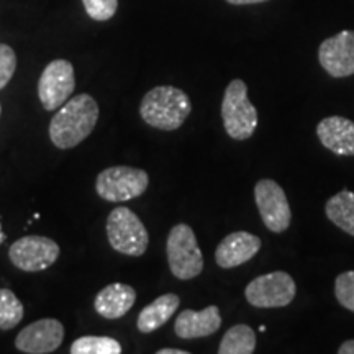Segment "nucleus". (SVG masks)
<instances>
[{
	"label": "nucleus",
	"mask_w": 354,
	"mask_h": 354,
	"mask_svg": "<svg viewBox=\"0 0 354 354\" xmlns=\"http://www.w3.org/2000/svg\"><path fill=\"white\" fill-rule=\"evenodd\" d=\"M99 120V104L88 94L69 99L50 123V138L59 149L81 145L94 131Z\"/></svg>",
	"instance_id": "1"
},
{
	"label": "nucleus",
	"mask_w": 354,
	"mask_h": 354,
	"mask_svg": "<svg viewBox=\"0 0 354 354\" xmlns=\"http://www.w3.org/2000/svg\"><path fill=\"white\" fill-rule=\"evenodd\" d=\"M192 112L189 95L172 86H158L143 97L140 105L141 118L158 130L174 131L184 125Z\"/></svg>",
	"instance_id": "2"
},
{
	"label": "nucleus",
	"mask_w": 354,
	"mask_h": 354,
	"mask_svg": "<svg viewBox=\"0 0 354 354\" xmlns=\"http://www.w3.org/2000/svg\"><path fill=\"white\" fill-rule=\"evenodd\" d=\"M221 120L228 136L243 141L251 138L258 128V110L248 97V86L241 79L228 84L221 100Z\"/></svg>",
	"instance_id": "3"
},
{
	"label": "nucleus",
	"mask_w": 354,
	"mask_h": 354,
	"mask_svg": "<svg viewBox=\"0 0 354 354\" xmlns=\"http://www.w3.org/2000/svg\"><path fill=\"white\" fill-rule=\"evenodd\" d=\"M167 263L172 276L179 281H190L203 271V254L198 248L196 233L185 223L171 228L166 243Z\"/></svg>",
	"instance_id": "4"
},
{
	"label": "nucleus",
	"mask_w": 354,
	"mask_h": 354,
	"mask_svg": "<svg viewBox=\"0 0 354 354\" xmlns=\"http://www.w3.org/2000/svg\"><path fill=\"white\" fill-rule=\"evenodd\" d=\"M107 238L117 253L138 258L148 250V230L128 207H117L107 218Z\"/></svg>",
	"instance_id": "5"
},
{
	"label": "nucleus",
	"mask_w": 354,
	"mask_h": 354,
	"mask_svg": "<svg viewBox=\"0 0 354 354\" xmlns=\"http://www.w3.org/2000/svg\"><path fill=\"white\" fill-rule=\"evenodd\" d=\"M148 172L130 166H113L97 176L95 190L107 202H128L143 196L148 189Z\"/></svg>",
	"instance_id": "6"
},
{
	"label": "nucleus",
	"mask_w": 354,
	"mask_h": 354,
	"mask_svg": "<svg viewBox=\"0 0 354 354\" xmlns=\"http://www.w3.org/2000/svg\"><path fill=\"white\" fill-rule=\"evenodd\" d=\"M297 294V286L290 274L274 271L253 279L245 289L248 304L256 308L287 307Z\"/></svg>",
	"instance_id": "7"
},
{
	"label": "nucleus",
	"mask_w": 354,
	"mask_h": 354,
	"mask_svg": "<svg viewBox=\"0 0 354 354\" xmlns=\"http://www.w3.org/2000/svg\"><path fill=\"white\" fill-rule=\"evenodd\" d=\"M254 202L266 228L282 233L290 227L292 214L286 190L272 179H261L254 185Z\"/></svg>",
	"instance_id": "8"
},
{
	"label": "nucleus",
	"mask_w": 354,
	"mask_h": 354,
	"mask_svg": "<svg viewBox=\"0 0 354 354\" xmlns=\"http://www.w3.org/2000/svg\"><path fill=\"white\" fill-rule=\"evenodd\" d=\"M74 87V66L66 59H55L41 73L38 81V97L48 112H55L68 102Z\"/></svg>",
	"instance_id": "9"
},
{
	"label": "nucleus",
	"mask_w": 354,
	"mask_h": 354,
	"mask_svg": "<svg viewBox=\"0 0 354 354\" xmlns=\"http://www.w3.org/2000/svg\"><path fill=\"white\" fill-rule=\"evenodd\" d=\"M12 264L25 272H39L51 268L59 258V246L46 236H24L8 250Z\"/></svg>",
	"instance_id": "10"
},
{
	"label": "nucleus",
	"mask_w": 354,
	"mask_h": 354,
	"mask_svg": "<svg viewBox=\"0 0 354 354\" xmlns=\"http://www.w3.org/2000/svg\"><path fill=\"white\" fill-rule=\"evenodd\" d=\"M318 61L331 77H349L354 74V32L343 30L326 38L318 48Z\"/></svg>",
	"instance_id": "11"
},
{
	"label": "nucleus",
	"mask_w": 354,
	"mask_h": 354,
	"mask_svg": "<svg viewBox=\"0 0 354 354\" xmlns=\"http://www.w3.org/2000/svg\"><path fill=\"white\" fill-rule=\"evenodd\" d=\"M64 339V326L56 318H41L30 323L17 335L15 348L26 354L55 353Z\"/></svg>",
	"instance_id": "12"
},
{
	"label": "nucleus",
	"mask_w": 354,
	"mask_h": 354,
	"mask_svg": "<svg viewBox=\"0 0 354 354\" xmlns=\"http://www.w3.org/2000/svg\"><path fill=\"white\" fill-rule=\"evenodd\" d=\"M261 238L250 232H234L220 241L215 251V263L221 269H233L253 259L261 250Z\"/></svg>",
	"instance_id": "13"
},
{
	"label": "nucleus",
	"mask_w": 354,
	"mask_h": 354,
	"mask_svg": "<svg viewBox=\"0 0 354 354\" xmlns=\"http://www.w3.org/2000/svg\"><path fill=\"white\" fill-rule=\"evenodd\" d=\"M317 136L320 143L338 156H354V122L333 115L317 125Z\"/></svg>",
	"instance_id": "14"
},
{
	"label": "nucleus",
	"mask_w": 354,
	"mask_h": 354,
	"mask_svg": "<svg viewBox=\"0 0 354 354\" xmlns=\"http://www.w3.org/2000/svg\"><path fill=\"white\" fill-rule=\"evenodd\" d=\"M221 326L220 308L216 305L196 312V310H184L176 318L174 331L179 338L194 339V338H205L216 333Z\"/></svg>",
	"instance_id": "15"
},
{
	"label": "nucleus",
	"mask_w": 354,
	"mask_h": 354,
	"mask_svg": "<svg viewBox=\"0 0 354 354\" xmlns=\"http://www.w3.org/2000/svg\"><path fill=\"white\" fill-rule=\"evenodd\" d=\"M136 302V290L131 286L115 282L104 287L94 300V308L105 320L125 317Z\"/></svg>",
	"instance_id": "16"
},
{
	"label": "nucleus",
	"mask_w": 354,
	"mask_h": 354,
	"mask_svg": "<svg viewBox=\"0 0 354 354\" xmlns=\"http://www.w3.org/2000/svg\"><path fill=\"white\" fill-rule=\"evenodd\" d=\"M179 305L180 299L176 294H165L156 300H153L149 305H146L140 312L138 322H136L140 333H154L162 325H166L171 320V317L176 313V310L179 308Z\"/></svg>",
	"instance_id": "17"
},
{
	"label": "nucleus",
	"mask_w": 354,
	"mask_h": 354,
	"mask_svg": "<svg viewBox=\"0 0 354 354\" xmlns=\"http://www.w3.org/2000/svg\"><path fill=\"white\" fill-rule=\"evenodd\" d=\"M325 214L344 233L354 236V192L342 190L325 203Z\"/></svg>",
	"instance_id": "18"
},
{
	"label": "nucleus",
	"mask_w": 354,
	"mask_h": 354,
	"mask_svg": "<svg viewBox=\"0 0 354 354\" xmlns=\"http://www.w3.org/2000/svg\"><path fill=\"white\" fill-rule=\"evenodd\" d=\"M256 349V333L248 325H234L223 335L220 354H253Z\"/></svg>",
	"instance_id": "19"
},
{
	"label": "nucleus",
	"mask_w": 354,
	"mask_h": 354,
	"mask_svg": "<svg viewBox=\"0 0 354 354\" xmlns=\"http://www.w3.org/2000/svg\"><path fill=\"white\" fill-rule=\"evenodd\" d=\"M71 354H120L122 346L110 336H82L71 344Z\"/></svg>",
	"instance_id": "20"
},
{
	"label": "nucleus",
	"mask_w": 354,
	"mask_h": 354,
	"mask_svg": "<svg viewBox=\"0 0 354 354\" xmlns=\"http://www.w3.org/2000/svg\"><path fill=\"white\" fill-rule=\"evenodd\" d=\"M25 307L17 295L8 289H0V330L15 328L24 320Z\"/></svg>",
	"instance_id": "21"
},
{
	"label": "nucleus",
	"mask_w": 354,
	"mask_h": 354,
	"mask_svg": "<svg viewBox=\"0 0 354 354\" xmlns=\"http://www.w3.org/2000/svg\"><path fill=\"white\" fill-rule=\"evenodd\" d=\"M336 300L349 312H354V271L342 272L335 281Z\"/></svg>",
	"instance_id": "22"
},
{
	"label": "nucleus",
	"mask_w": 354,
	"mask_h": 354,
	"mask_svg": "<svg viewBox=\"0 0 354 354\" xmlns=\"http://www.w3.org/2000/svg\"><path fill=\"white\" fill-rule=\"evenodd\" d=\"M87 15L95 21H107L117 13L118 0H82Z\"/></svg>",
	"instance_id": "23"
},
{
	"label": "nucleus",
	"mask_w": 354,
	"mask_h": 354,
	"mask_svg": "<svg viewBox=\"0 0 354 354\" xmlns=\"http://www.w3.org/2000/svg\"><path fill=\"white\" fill-rule=\"evenodd\" d=\"M17 69V55L8 44H0V91L12 81Z\"/></svg>",
	"instance_id": "24"
},
{
	"label": "nucleus",
	"mask_w": 354,
	"mask_h": 354,
	"mask_svg": "<svg viewBox=\"0 0 354 354\" xmlns=\"http://www.w3.org/2000/svg\"><path fill=\"white\" fill-rule=\"evenodd\" d=\"M339 354H354V339H348L338 348Z\"/></svg>",
	"instance_id": "25"
},
{
	"label": "nucleus",
	"mask_w": 354,
	"mask_h": 354,
	"mask_svg": "<svg viewBox=\"0 0 354 354\" xmlns=\"http://www.w3.org/2000/svg\"><path fill=\"white\" fill-rule=\"evenodd\" d=\"M232 6H254V3H263L269 2V0H227Z\"/></svg>",
	"instance_id": "26"
},
{
	"label": "nucleus",
	"mask_w": 354,
	"mask_h": 354,
	"mask_svg": "<svg viewBox=\"0 0 354 354\" xmlns=\"http://www.w3.org/2000/svg\"><path fill=\"white\" fill-rule=\"evenodd\" d=\"M158 354H189V351H184V349H171V348H166V349H159Z\"/></svg>",
	"instance_id": "27"
},
{
	"label": "nucleus",
	"mask_w": 354,
	"mask_h": 354,
	"mask_svg": "<svg viewBox=\"0 0 354 354\" xmlns=\"http://www.w3.org/2000/svg\"><path fill=\"white\" fill-rule=\"evenodd\" d=\"M259 331H261V333H263V331H266V326L261 325V326H259Z\"/></svg>",
	"instance_id": "28"
},
{
	"label": "nucleus",
	"mask_w": 354,
	"mask_h": 354,
	"mask_svg": "<svg viewBox=\"0 0 354 354\" xmlns=\"http://www.w3.org/2000/svg\"><path fill=\"white\" fill-rule=\"evenodd\" d=\"M3 240V234H0V241H2Z\"/></svg>",
	"instance_id": "29"
},
{
	"label": "nucleus",
	"mask_w": 354,
	"mask_h": 354,
	"mask_svg": "<svg viewBox=\"0 0 354 354\" xmlns=\"http://www.w3.org/2000/svg\"><path fill=\"white\" fill-rule=\"evenodd\" d=\"M0 110H2V107H0Z\"/></svg>",
	"instance_id": "30"
}]
</instances>
